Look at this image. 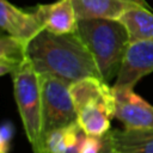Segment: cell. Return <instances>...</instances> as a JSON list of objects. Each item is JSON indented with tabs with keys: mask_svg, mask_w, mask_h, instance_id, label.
Segmentation results:
<instances>
[{
	"mask_svg": "<svg viewBox=\"0 0 153 153\" xmlns=\"http://www.w3.org/2000/svg\"><path fill=\"white\" fill-rule=\"evenodd\" d=\"M27 57L33 69L72 85L99 73L96 62L76 32L56 35L41 31L27 44Z\"/></svg>",
	"mask_w": 153,
	"mask_h": 153,
	"instance_id": "cell-1",
	"label": "cell"
},
{
	"mask_svg": "<svg viewBox=\"0 0 153 153\" xmlns=\"http://www.w3.org/2000/svg\"><path fill=\"white\" fill-rule=\"evenodd\" d=\"M76 35L91 53L104 82L117 76L130 44L126 26L114 19H78Z\"/></svg>",
	"mask_w": 153,
	"mask_h": 153,
	"instance_id": "cell-2",
	"label": "cell"
},
{
	"mask_svg": "<svg viewBox=\"0 0 153 153\" xmlns=\"http://www.w3.org/2000/svg\"><path fill=\"white\" fill-rule=\"evenodd\" d=\"M69 91L81 130L93 136L109 133L116 108L112 87L99 78L90 76L72 84Z\"/></svg>",
	"mask_w": 153,
	"mask_h": 153,
	"instance_id": "cell-3",
	"label": "cell"
},
{
	"mask_svg": "<svg viewBox=\"0 0 153 153\" xmlns=\"http://www.w3.org/2000/svg\"><path fill=\"white\" fill-rule=\"evenodd\" d=\"M12 79L16 104L31 149L33 153H45L42 133L41 76L29 62L12 74Z\"/></svg>",
	"mask_w": 153,
	"mask_h": 153,
	"instance_id": "cell-4",
	"label": "cell"
},
{
	"mask_svg": "<svg viewBox=\"0 0 153 153\" xmlns=\"http://www.w3.org/2000/svg\"><path fill=\"white\" fill-rule=\"evenodd\" d=\"M41 76L42 133L45 137L51 131L76 122V111L67 82L53 76Z\"/></svg>",
	"mask_w": 153,
	"mask_h": 153,
	"instance_id": "cell-5",
	"label": "cell"
},
{
	"mask_svg": "<svg viewBox=\"0 0 153 153\" xmlns=\"http://www.w3.org/2000/svg\"><path fill=\"white\" fill-rule=\"evenodd\" d=\"M153 72V41L130 43L114 88L134 90L136 84Z\"/></svg>",
	"mask_w": 153,
	"mask_h": 153,
	"instance_id": "cell-6",
	"label": "cell"
},
{
	"mask_svg": "<svg viewBox=\"0 0 153 153\" xmlns=\"http://www.w3.org/2000/svg\"><path fill=\"white\" fill-rule=\"evenodd\" d=\"M116 98L115 117L128 129H152L153 105L141 98L134 90L114 88Z\"/></svg>",
	"mask_w": 153,
	"mask_h": 153,
	"instance_id": "cell-7",
	"label": "cell"
},
{
	"mask_svg": "<svg viewBox=\"0 0 153 153\" xmlns=\"http://www.w3.org/2000/svg\"><path fill=\"white\" fill-rule=\"evenodd\" d=\"M0 26L2 32L30 42L43 27L32 10H23L7 0H0Z\"/></svg>",
	"mask_w": 153,
	"mask_h": 153,
	"instance_id": "cell-8",
	"label": "cell"
},
{
	"mask_svg": "<svg viewBox=\"0 0 153 153\" xmlns=\"http://www.w3.org/2000/svg\"><path fill=\"white\" fill-rule=\"evenodd\" d=\"M43 30L56 35L72 33L76 30L78 18L71 0H57L51 4H39L32 8Z\"/></svg>",
	"mask_w": 153,
	"mask_h": 153,
	"instance_id": "cell-9",
	"label": "cell"
},
{
	"mask_svg": "<svg viewBox=\"0 0 153 153\" xmlns=\"http://www.w3.org/2000/svg\"><path fill=\"white\" fill-rule=\"evenodd\" d=\"M78 19H114L131 6L137 5L128 0H71Z\"/></svg>",
	"mask_w": 153,
	"mask_h": 153,
	"instance_id": "cell-10",
	"label": "cell"
},
{
	"mask_svg": "<svg viewBox=\"0 0 153 153\" xmlns=\"http://www.w3.org/2000/svg\"><path fill=\"white\" fill-rule=\"evenodd\" d=\"M116 153H153L152 129L110 130Z\"/></svg>",
	"mask_w": 153,
	"mask_h": 153,
	"instance_id": "cell-11",
	"label": "cell"
},
{
	"mask_svg": "<svg viewBox=\"0 0 153 153\" xmlns=\"http://www.w3.org/2000/svg\"><path fill=\"white\" fill-rule=\"evenodd\" d=\"M27 42L2 33L0 38V74H14L30 61L27 57Z\"/></svg>",
	"mask_w": 153,
	"mask_h": 153,
	"instance_id": "cell-12",
	"label": "cell"
},
{
	"mask_svg": "<svg viewBox=\"0 0 153 153\" xmlns=\"http://www.w3.org/2000/svg\"><path fill=\"white\" fill-rule=\"evenodd\" d=\"M118 20L126 26L130 43L153 41V11L134 5Z\"/></svg>",
	"mask_w": 153,
	"mask_h": 153,
	"instance_id": "cell-13",
	"label": "cell"
},
{
	"mask_svg": "<svg viewBox=\"0 0 153 153\" xmlns=\"http://www.w3.org/2000/svg\"><path fill=\"white\" fill-rule=\"evenodd\" d=\"M84 135L78 123L56 129L45 137V153H80Z\"/></svg>",
	"mask_w": 153,
	"mask_h": 153,
	"instance_id": "cell-14",
	"label": "cell"
},
{
	"mask_svg": "<svg viewBox=\"0 0 153 153\" xmlns=\"http://www.w3.org/2000/svg\"><path fill=\"white\" fill-rule=\"evenodd\" d=\"M110 139V131L103 136L84 135L80 153H103Z\"/></svg>",
	"mask_w": 153,
	"mask_h": 153,
	"instance_id": "cell-15",
	"label": "cell"
},
{
	"mask_svg": "<svg viewBox=\"0 0 153 153\" xmlns=\"http://www.w3.org/2000/svg\"><path fill=\"white\" fill-rule=\"evenodd\" d=\"M13 136V128L11 123H5L0 131V153H7L10 149L11 139Z\"/></svg>",
	"mask_w": 153,
	"mask_h": 153,
	"instance_id": "cell-16",
	"label": "cell"
},
{
	"mask_svg": "<svg viewBox=\"0 0 153 153\" xmlns=\"http://www.w3.org/2000/svg\"><path fill=\"white\" fill-rule=\"evenodd\" d=\"M103 153H116V151H115V148H114V145H112L111 133H110V139H109V142H108V145H106V147H105V149H104V152H103Z\"/></svg>",
	"mask_w": 153,
	"mask_h": 153,
	"instance_id": "cell-17",
	"label": "cell"
},
{
	"mask_svg": "<svg viewBox=\"0 0 153 153\" xmlns=\"http://www.w3.org/2000/svg\"><path fill=\"white\" fill-rule=\"evenodd\" d=\"M128 1L134 2V4H137V5L142 6V7H145V8H147V10H151V11H152V7L148 5V2H147L146 0H128Z\"/></svg>",
	"mask_w": 153,
	"mask_h": 153,
	"instance_id": "cell-18",
	"label": "cell"
}]
</instances>
